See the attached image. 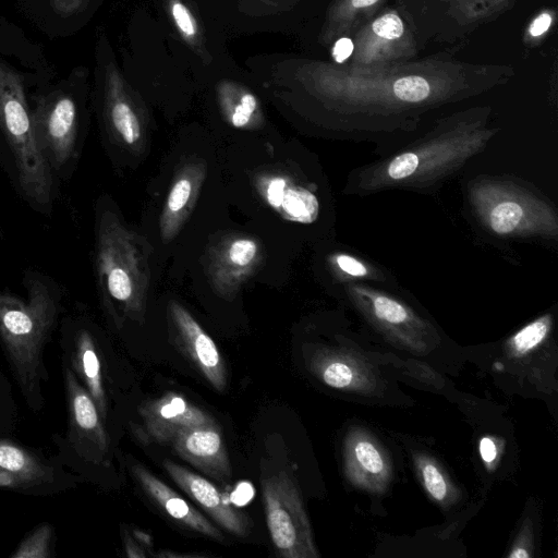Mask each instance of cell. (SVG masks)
<instances>
[{
	"label": "cell",
	"instance_id": "cell-28",
	"mask_svg": "<svg viewBox=\"0 0 558 558\" xmlns=\"http://www.w3.org/2000/svg\"><path fill=\"white\" fill-rule=\"evenodd\" d=\"M354 457L360 466L368 473L380 474L385 463L377 448L367 440H360L354 445Z\"/></svg>",
	"mask_w": 558,
	"mask_h": 558
},
{
	"label": "cell",
	"instance_id": "cell-16",
	"mask_svg": "<svg viewBox=\"0 0 558 558\" xmlns=\"http://www.w3.org/2000/svg\"><path fill=\"white\" fill-rule=\"evenodd\" d=\"M256 189L265 203L288 221L310 225L319 217L317 195L289 175L277 172L259 174Z\"/></svg>",
	"mask_w": 558,
	"mask_h": 558
},
{
	"label": "cell",
	"instance_id": "cell-13",
	"mask_svg": "<svg viewBox=\"0 0 558 558\" xmlns=\"http://www.w3.org/2000/svg\"><path fill=\"white\" fill-rule=\"evenodd\" d=\"M185 461L219 483L232 476L228 452L216 422L179 430L168 442Z\"/></svg>",
	"mask_w": 558,
	"mask_h": 558
},
{
	"label": "cell",
	"instance_id": "cell-37",
	"mask_svg": "<svg viewBox=\"0 0 558 558\" xmlns=\"http://www.w3.org/2000/svg\"><path fill=\"white\" fill-rule=\"evenodd\" d=\"M530 554L524 548H515L510 554V558H527Z\"/></svg>",
	"mask_w": 558,
	"mask_h": 558
},
{
	"label": "cell",
	"instance_id": "cell-2",
	"mask_svg": "<svg viewBox=\"0 0 558 558\" xmlns=\"http://www.w3.org/2000/svg\"><path fill=\"white\" fill-rule=\"evenodd\" d=\"M27 298L0 291V344L25 404L33 413L45 407L49 375L44 352L63 310L61 288L49 276L27 270Z\"/></svg>",
	"mask_w": 558,
	"mask_h": 558
},
{
	"label": "cell",
	"instance_id": "cell-1",
	"mask_svg": "<svg viewBox=\"0 0 558 558\" xmlns=\"http://www.w3.org/2000/svg\"><path fill=\"white\" fill-rule=\"evenodd\" d=\"M497 134L481 119L437 124L414 140H405L379 159L352 170L345 192L368 196L404 190L428 193L481 154Z\"/></svg>",
	"mask_w": 558,
	"mask_h": 558
},
{
	"label": "cell",
	"instance_id": "cell-27",
	"mask_svg": "<svg viewBox=\"0 0 558 558\" xmlns=\"http://www.w3.org/2000/svg\"><path fill=\"white\" fill-rule=\"evenodd\" d=\"M172 20L180 34L193 41L198 33L197 23L190 9L181 0H170L169 3Z\"/></svg>",
	"mask_w": 558,
	"mask_h": 558
},
{
	"label": "cell",
	"instance_id": "cell-6",
	"mask_svg": "<svg viewBox=\"0 0 558 558\" xmlns=\"http://www.w3.org/2000/svg\"><path fill=\"white\" fill-rule=\"evenodd\" d=\"M68 426L64 435H53L61 463L83 478L89 466L106 464L110 439L90 395L62 360Z\"/></svg>",
	"mask_w": 558,
	"mask_h": 558
},
{
	"label": "cell",
	"instance_id": "cell-25",
	"mask_svg": "<svg viewBox=\"0 0 558 558\" xmlns=\"http://www.w3.org/2000/svg\"><path fill=\"white\" fill-rule=\"evenodd\" d=\"M17 410L11 384L0 366V434L9 435L16 429Z\"/></svg>",
	"mask_w": 558,
	"mask_h": 558
},
{
	"label": "cell",
	"instance_id": "cell-21",
	"mask_svg": "<svg viewBox=\"0 0 558 558\" xmlns=\"http://www.w3.org/2000/svg\"><path fill=\"white\" fill-rule=\"evenodd\" d=\"M219 102L227 122L235 128L252 130L260 126L263 114L258 99L235 84H223L219 89Z\"/></svg>",
	"mask_w": 558,
	"mask_h": 558
},
{
	"label": "cell",
	"instance_id": "cell-14",
	"mask_svg": "<svg viewBox=\"0 0 558 558\" xmlns=\"http://www.w3.org/2000/svg\"><path fill=\"white\" fill-rule=\"evenodd\" d=\"M162 465L173 482L226 531L240 537L250 533L251 519L233 508L213 483L171 460H165Z\"/></svg>",
	"mask_w": 558,
	"mask_h": 558
},
{
	"label": "cell",
	"instance_id": "cell-33",
	"mask_svg": "<svg viewBox=\"0 0 558 558\" xmlns=\"http://www.w3.org/2000/svg\"><path fill=\"white\" fill-rule=\"evenodd\" d=\"M480 453L482 459L487 463H492L497 457V449L494 440L489 437H483L480 441Z\"/></svg>",
	"mask_w": 558,
	"mask_h": 558
},
{
	"label": "cell",
	"instance_id": "cell-11",
	"mask_svg": "<svg viewBox=\"0 0 558 558\" xmlns=\"http://www.w3.org/2000/svg\"><path fill=\"white\" fill-rule=\"evenodd\" d=\"M167 322L171 342L218 391L227 386L223 359L210 336L179 302L167 305Z\"/></svg>",
	"mask_w": 558,
	"mask_h": 558
},
{
	"label": "cell",
	"instance_id": "cell-8",
	"mask_svg": "<svg viewBox=\"0 0 558 558\" xmlns=\"http://www.w3.org/2000/svg\"><path fill=\"white\" fill-rule=\"evenodd\" d=\"M81 480L57 456L48 458L0 434V489L47 497L76 487Z\"/></svg>",
	"mask_w": 558,
	"mask_h": 558
},
{
	"label": "cell",
	"instance_id": "cell-38",
	"mask_svg": "<svg viewBox=\"0 0 558 558\" xmlns=\"http://www.w3.org/2000/svg\"><path fill=\"white\" fill-rule=\"evenodd\" d=\"M378 0H352V5L354 8H365L374 4Z\"/></svg>",
	"mask_w": 558,
	"mask_h": 558
},
{
	"label": "cell",
	"instance_id": "cell-19",
	"mask_svg": "<svg viewBox=\"0 0 558 558\" xmlns=\"http://www.w3.org/2000/svg\"><path fill=\"white\" fill-rule=\"evenodd\" d=\"M105 112L114 140L131 150L140 149L144 142V128L113 69L107 75Z\"/></svg>",
	"mask_w": 558,
	"mask_h": 558
},
{
	"label": "cell",
	"instance_id": "cell-15",
	"mask_svg": "<svg viewBox=\"0 0 558 558\" xmlns=\"http://www.w3.org/2000/svg\"><path fill=\"white\" fill-rule=\"evenodd\" d=\"M207 174L206 162L193 159L177 171L165 201L160 219V238L171 242L192 214Z\"/></svg>",
	"mask_w": 558,
	"mask_h": 558
},
{
	"label": "cell",
	"instance_id": "cell-20",
	"mask_svg": "<svg viewBox=\"0 0 558 558\" xmlns=\"http://www.w3.org/2000/svg\"><path fill=\"white\" fill-rule=\"evenodd\" d=\"M328 264L339 283L368 282L386 287L397 286L392 274L385 268L348 251L333 252L328 256Z\"/></svg>",
	"mask_w": 558,
	"mask_h": 558
},
{
	"label": "cell",
	"instance_id": "cell-36",
	"mask_svg": "<svg viewBox=\"0 0 558 558\" xmlns=\"http://www.w3.org/2000/svg\"><path fill=\"white\" fill-rule=\"evenodd\" d=\"M134 536L136 537L137 541H141L145 545H151V537L147 533L135 530Z\"/></svg>",
	"mask_w": 558,
	"mask_h": 558
},
{
	"label": "cell",
	"instance_id": "cell-17",
	"mask_svg": "<svg viewBox=\"0 0 558 558\" xmlns=\"http://www.w3.org/2000/svg\"><path fill=\"white\" fill-rule=\"evenodd\" d=\"M138 412L148 436L163 444H168L183 428L216 422L207 412L175 392L143 403Z\"/></svg>",
	"mask_w": 558,
	"mask_h": 558
},
{
	"label": "cell",
	"instance_id": "cell-5",
	"mask_svg": "<svg viewBox=\"0 0 558 558\" xmlns=\"http://www.w3.org/2000/svg\"><path fill=\"white\" fill-rule=\"evenodd\" d=\"M0 132L11 153L22 195L35 209L50 213L54 174L38 147L23 80L1 60Z\"/></svg>",
	"mask_w": 558,
	"mask_h": 558
},
{
	"label": "cell",
	"instance_id": "cell-4",
	"mask_svg": "<svg viewBox=\"0 0 558 558\" xmlns=\"http://www.w3.org/2000/svg\"><path fill=\"white\" fill-rule=\"evenodd\" d=\"M470 214L480 228L501 240L557 242L554 203L522 180L477 175L466 186Z\"/></svg>",
	"mask_w": 558,
	"mask_h": 558
},
{
	"label": "cell",
	"instance_id": "cell-7",
	"mask_svg": "<svg viewBox=\"0 0 558 558\" xmlns=\"http://www.w3.org/2000/svg\"><path fill=\"white\" fill-rule=\"evenodd\" d=\"M266 522L280 557L313 558L318 554L299 490L284 471L262 480Z\"/></svg>",
	"mask_w": 558,
	"mask_h": 558
},
{
	"label": "cell",
	"instance_id": "cell-10",
	"mask_svg": "<svg viewBox=\"0 0 558 558\" xmlns=\"http://www.w3.org/2000/svg\"><path fill=\"white\" fill-rule=\"evenodd\" d=\"M263 258L264 248L256 238L242 233L223 236L207 253L206 274L211 289L220 298L232 300Z\"/></svg>",
	"mask_w": 558,
	"mask_h": 558
},
{
	"label": "cell",
	"instance_id": "cell-32",
	"mask_svg": "<svg viewBox=\"0 0 558 558\" xmlns=\"http://www.w3.org/2000/svg\"><path fill=\"white\" fill-rule=\"evenodd\" d=\"M353 51V43L349 38H340L332 49V57L337 62H343Z\"/></svg>",
	"mask_w": 558,
	"mask_h": 558
},
{
	"label": "cell",
	"instance_id": "cell-24",
	"mask_svg": "<svg viewBox=\"0 0 558 558\" xmlns=\"http://www.w3.org/2000/svg\"><path fill=\"white\" fill-rule=\"evenodd\" d=\"M396 99L404 105H418L432 97L429 83L420 76H405L392 85Z\"/></svg>",
	"mask_w": 558,
	"mask_h": 558
},
{
	"label": "cell",
	"instance_id": "cell-3",
	"mask_svg": "<svg viewBox=\"0 0 558 558\" xmlns=\"http://www.w3.org/2000/svg\"><path fill=\"white\" fill-rule=\"evenodd\" d=\"M151 247L110 208L96 219L95 267L106 308L118 323L142 322L150 281Z\"/></svg>",
	"mask_w": 558,
	"mask_h": 558
},
{
	"label": "cell",
	"instance_id": "cell-29",
	"mask_svg": "<svg viewBox=\"0 0 558 558\" xmlns=\"http://www.w3.org/2000/svg\"><path fill=\"white\" fill-rule=\"evenodd\" d=\"M421 471L427 492L435 499L442 500L447 495V484L438 468L427 461L422 464Z\"/></svg>",
	"mask_w": 558,
	"mask_h": 558
},
{
	"label": "cell",
	"instance_id": "cell-12",
	"mask_svg": "<svg viewBox=\"0 0 558 558\" xmlns=\"http://www.w3.org/2000/svg\"><path fill=\"white\" fill-rule=\"evenodd\" d=\"M60 344L63 350L62 360L70 365L90 395L105 423L108 400L100 352L93 332L74 316L65 317L62 322Z\"/></svg>",
	"mask_w": 558,
	"mask_h": 558
},
{
	"label": "cell",
	"instance_id": "cell-26",
	"mask_svg": "<svg viewBox=\"0 0 558 558\" xmlns=\"http://www.w3.org/2000/svg\"><path fill=\"white\" fill-rule=\"evenodd\" d=\"M314 367L323 381L332 388H348L353 383V369L342 361L332 359L319 360L315 363Z\"/></svg>",
	"mask_w": 558,
	"mask_h": 558
},
{
	"label": "cell",
	"instance_id": "cell-22",
	"mask_svg": "<svg viewBox=\"0 0 558 558\" xmlns=\"http://www.w3.org/2000/svg\"><path fill=\"white\" fill-rule=\"evenodd\" d=\"M54 529L49 522L34 527L10 555L11 558H51L53 556Z\"/></svg>",
	"mask_w": 558,
	"mask_h": 558
},
{
	"label": "cell",
	"instance_id": "cell-34",
	"mask_svg": "<svg viewBox=\"0 0 558 558\" xmlns=\"http://www.w3.org/2000/svg\"><path fill=\"white\" fill-rule=\"evenodd\" d=\"M550 23H551V16L549 14H547V13L541 14L538 17H536L533 21V23L530 27L531 35L532 36L542 35L549 28Z\"/></svg>",
	"mask_w": 558,
	"mask_h": 558
},
{
	"label": "cell",
	"instance_id": "cell-18",
	"mask_svg": "<svg viewBox=\"0 0 558 558\" xmlns=\"http://www.w3.org/2000/svg\"><path fill=\"white\" fill-rule=\"evenodd\" d=\"M131 470L143 490L168 515L205 536L218 542L225 541V536L215 525L150 471L140 464H133Z\"/></svg>",
	"mask_w": 558,
	"mask_h": 558
},
{
	"label": "cell",
	"instance_id": "cell-23",
	"mask_svg": "<svg viewBox=\"0 0 558 558\" xmlns=\"http://www.w3.org/2000/svg\"><path fill=\"white\" fill-rule=\"evenodd\" d=\"M551 327V315H543L521 328L510 339V345L515 353L524 354L541 344Z\"/></svg>",
	"mask_w": 558,
	"mask_h": 558
},
{
	"label": "cell",
	"instance_id": "cell-31",
	"mask_svg": "<svg viewBox=\"0 0 558 558\" xmlns=\"http://www.w3.org/2000/svg\"><path fill=\"white\" fill-rule=\"evenodd\" d=\"M86 0H50L58 14L71 15L77 12Z\"/></svg>",
	"mask_w": 558,
	"mask_h": 558
},
{
	"label": "cell",
	"instance_id": "cell-30",
	"mask_svg": "<svg viewBox=\"0 0 558 558\" xmlns=\"http://www.w3.org/2000/svg\"><path fill=\"white\" fill-rule=\"evenodd\" d=\"M372 29L377 37L393 40L402 35L403 24L397 14L387 13L373 23Z\"/></svg>",
	"mask_w": 558,
	"mask_h": 558
},
{
	"label": "cell",
	"instance_id": "cell-9",
	"mask_svg": "<svg viewBox=\"0 0 558 558\" xmlns=\"http://www.w3.org/2000/svg\"><path fill=\"white\" fill-rule=\"evenodd\" d=\"M31 117L41 154L53 174L61 175L78 151V112L73 97L61 90L41 96Z\"/></svg>",
	"mask_w": 558,
	"mask_h": 558
},
{
	"label": "cell",
	"instance_id": "cell-35",
	"mask_svg": "<svg viewBox=\"0 0 558 558\" xmlns=\"http://www.w3.org/2000/svg\"><path fill=\"white\" fill-rule=\"evenodd\" d=\"M125 551L129 557H145L140 546L135 544L129 535H125Z\"/></svg>",
	"mask_w": 558,
	"mask_h": 558
}]
</instances>
